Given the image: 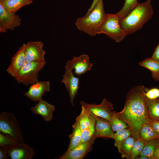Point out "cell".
Wrapping results in <instances>:
<instances>
[{
  "label": "cell",
  "mask_w": 159,
  "mask_h": 159,
  "mask_svg": "<svg viewBox=\"0 0 159 159\" xmlns=\"http://www.w3.org/2000/svg\"><path fill=\"white\" fill-rule=\"evenodd\" d=\"M145 87H135L128 92L123 109L114 114L128 126L131 135L136 140L140 138L142 127L151 120L148 115L144 94Z\"/></svg>",
  "instance_id": "6da1fadb"
},
{
  "label": "cell",
  "mask_w": 159,
  "mask_h": 159,
  "mask_svg": "<svg viewBox=\"0 0 159 159\" xmlns=\"http://www.w3.org/2000/svg\"><path fill=\"white\" fill-rule=\"evenodd\" d=\"M153 14L151 0L139 3L120 21L126 35L131 34L142 28Z\"/></svg>",
  "instance_id": "7a4b0ae2"
},
{
  "label": "cell",
  "mask_w": 159,
  "mask_h": 159,
  "mask_svg": "<svg viewBox=\"0 0 159 159\" xmlns=\"http://www.w3.org/2000/svg\"><path fill=\"white\" fill-rule=\"evenodd\" d=\"M107 15L105 11L103 0H100L88 14L78 18L75 25L80 31L94 37L97 34Z\"/></svg>",
  "instance_id": "3957f363"
},
{
  "label": "cell",
  "mask_w": 159,
  "mask_h": 159,
  "mask_svg": "<svg viewBox=\"0 0 159 159\" xmlns=\"http://www.w3.org/2000/svg\"><path fill=\"white\" fill-rule=\"evenodd\" d=\"M0 131L17 144L25 143L22 131L16 117L12 113L6 111L1 113Z\"/></svg>",
  "instance_id": "277c9868"
},
{
  "label": "cell",
  "mask_w": 159,
  "mask_h": 159,
  "mask_svg": "<svg viewBox=\"0 0 159 159\" xmlns=\"http://www.w3.org/2000/svg\"><path fill=\"white\" fill-rule=\"evenodd\" d=\"M46 63L45 61L26 62L17 72L15 80L26 86L36 82L39 81V73Z\"/></svg>",
  "instance_id": "5b68a950"
},
{
  "label": "cell",
  "mask_w": 159,
  "mask_h": 159,
  "mask_svg": "<svg viewBox=\"0 0 159 159\" xmlns=\"http://www.w3.org/2000/svg\"><path fill=\"white\" fill-rule=\"evenodd\" d=\"M105 34L117 43L120 42L126 36L122 28L120 20L116 14H107L106 17L97 34Z\"/></svg>",
  "instance_id": "8992f818"
},
{
  "label": "cell",
  "mask_w": 159,
  "mask_h": 159,
  "mask_svg": "<svg viewBox=\"0 0 159 159\" xmlns=\"http://www.w3.org/2000/svg\"><path fill=\"white\" fill-rule=\"evenodd\" d=\"M65 72L63 75L61 82L64 84L68 92L70 103L73 106L74 100L79 88L80 80L79 77H75L74 74L73 69L69 60L65 64Z\"/></svg>",
  "instance_id": "52a82bcc"
},
{
  "label": "cell",
  "mask_w": 159,
  "mask_h": 159,
  "mask_svg": "<svg viewBox=\"0 0 159 159\" xmlns=\"http://www.w3.org/2000/svg\"><path fill=\"white\" fill-rule=\"evenodd\" d=\"M80 103L81 105L86 107L93 115L108 121L111 118L114 111L113 104L106 98L103 99L102 102L99 105L89 104L83 101H81Z\"/></svg>",
  "instance_id": "ba28073f"
},
{
  "label": "cell",
  "mask_w": 159,
  "mask_h": 159,
  "mask_svg": "<svg viewBox=\"0 0 159 159\" xmlns=\"http://www.w3.org/2000/svg\"><path fill=\"white\" fill-rule=\"evenodd\" d=\"M21 20L18 15L6 10L0 3V32H6L8 29L14 31L21 25Z\"/></svg>",
  "instance_id": "9c48e42d"
},
{
  "label": "cell",
  "mask_w": 159,
  "mask_h": 159,
  "mask_svg": "<svg viewBox=\"0 0 159 159\" xmlns=\"http://www.w3.org/2000/svg\"><path fill=\"white\" fill-rule=\"evenodd\" d=\"M43 46L41 41H29L26 44L24 52L26 62L45 61Z\"/></svg>",
  "instance_id": "30bf717a"
},
{
  "label": "cell",
  "mask_w": 159,
  "mask_h": 159,
  "mask_svg": "<svg viewBox=\"0 0 159 159\" xmlns=\"http://www.w3.org/2000/svg\"><path fill=\"white\" fill-rule=\"evenodd\" d=\"M95 139L80 143L69 151H67L57 159H82L90 152Z\"/></svg>",
  "instance_id": "8fae6325"
},
{
  "label": "cell",
  "mask_w": 159,
  "mask_h": 159,
  "mask_svg": "<svg viewBox=\"0 0 159 159\" xmlns=\"http://www.w3.org/2000/svg\"><path fill=\"white\" fill-rule=\"evenodd\" d=\"M7 152L11 159H31L35 155L33 149L25 143L16 144L7 148Z\"/></svg>",
  "instance_id": "7c38bea8"
},
{
  "label": "cell",
  "mask_w": 159,
  "mask_h": 159,
  "mask_svg": "<svg viewBox=\"0 0 159 159\" xmlns=\"http://www.w3.org/2000/svg\"><path fill=\"white\" fill-rule=\"evenodd\" d=\"M50 87L49 81H39L32 85L24 95L32 101H39L45 93L49 91Z\"/></svg>",
  "instance_id": "4fadbf2b"
},
{
  "label": "cell",
  "mask_w": 159,
  "mask_h": 159,
  "mask_svg": "<svg viewBox=\"0 0 159 159\" xmlns=\"http://www.w3.org/2000/svg\"><path fill=\"white\" fill-rule=\"evenodd\" d=\"M26 44L20 47L11 59V62L6 70L7 73L14 77L19 69L26 62L25 49Z\"/></svg>",
  "instance_id": "5bb4252c"
},
{
  "label": "cell",
  "mask_w": 159,
  "mask_h": 159,
  "mask_svg": "<svg viewBox=\"0 0 159 159\" xmlns=\"http://www.w3.org/2000/svg\"><path fill=\"white\" fill-rule=\"evenodd\" d=\"M89 59L88 55L82 54L77 57L74 56L73 59L68 60L76 75L80 76L91 69L93 65Z\"/></svg>",
  "instance_id": "9a60e30c"
},
{
  "label": "cell",
  "mask_w": 159,
  "mask_h": 159,
  "mask_svg": "<svg viewBox=\"0 0 159 159\" xmlns=\"http://www.w3.org/2000/svg\"><path fill=\"white\" fill-rule=\"evenodd\" d=\"M95 132L93 136L95 140L98 138L114 139V133L108 120L96 116Z\"/></svg>",
  "instance_id": "2e32d148"
},
{
  "label": "cell",
  "mask_w": 159,
  "mask_h": 159,
  "mask_svg": "<svg viewBox=\"0 0 159 159\" xmlns=\"http://www.w3.org/2000/svg\"><path fill=\"white\" fill-rule=\"evenodd\" d=\"M55 107L44 100L38 101L34 106H32L31 110L34 113L41 116L44 121L49 122L52 119Z\"/></svg>",
  "instance_id": "e0dca14e"
},
{
  "label": "cell",
  "mask_w": 159,
  "mask_h": 159,
  "mask_svg": "<svg viewBox=\"0 0 159 159\" xmlns=\"http://www.w3.org/2000/svg\"><path fill=\"white\" fill-rule=\"evenodd\" d=\"M32 0H3L0 1L6 10L15 13L21 8L31 4Z\"/></svg>",
  "instance_id": "ac0fdd59"
},
{
  "label": "cell",
  "mask_w": 159,
  "mask_h": 159,
  "mask_svg": "<svg viewBox=\"0 0 159 159\" xmlns=\"http://www.w3.org/2000/svg\"><path fill=\"white\" fill-rule=\"evenodd\" d=\"M72 131L69 135V143L67 151H69L76 146L80 143L82 129L78 122L76 120L72 125Z\"/></svg>",
  "instance_id": "d6986e66"
},
{
  "label": "cell",
  "mask_w": 159,
  "mask_h": 159,
  "mask_svg": "<svg viewBox=\"0 0 159 159\" xmlns=\"http://www.w3.org/2000/svg\"><path fill=\"white\" fill-rule=\"evenodd\" d=\"M151 72L152 77L156 81H159V62L150 58H147L139 63Z\"/></svg>",
  "instance_id": "ffe728a7"
},
{
  "label": "cell",
  "mask_w": 159,
  "mask_h": 159,
  "mask_svg": "<svg viewBox=\"0 0 159 159\" xmlns=\"http://www.w3.org/2000/svg\"><path fill=\"white\" fill-rule=\"evenodd\" d=\"M148 112L150 119L154 120H159V97L150 100L145 97Z\"/></svg>",
  "instance_id": "44dd1931"
},
{
  "label": "cell",
  "mask_w": 159,
  "mask_h": 159,
  "mask_svg": "<svg viewBox=\"0 0 159 159\" xmlns=\"http://www.w3.org/2000/svg\"><path fill=\"white\" fill-rule=\"evenodd\" d=\"M95 116L91 114L89 125L82 131L80 144L87 142L93 138L95 132Z\"/></svg>",
  "instance_id": "7402d4cb"
},
{
  "label": "cell",
  "mask_w": 159,
  "mask_h": 159,
  "mask_svg": "<svg viewBox=\"0 0 159 159\" xmlns=\"http://www.w3.org/2000/svg\"><path fill=\"white\" fill-rule=\"evenodd\" d=\"M135 140L133 137L130 135L122 142L119 152L122 158L130 159L131 151Z\"/></svg>",
  "instance_id": "603a6c76"
},
{
  "label": "cell",
  "mask_w": 159,
  "mask_h": 159,
  "mask_svg": "<svg viewBox=\"0 0 159 159\" xmlns=\"http://www.w3.org/2000/svg\"><path fill=\"white\" fill-rule=\"evenodd\" d=\"M140 137L145 141L159 139V135L153 129L149 123L143 126L140 130Z\"/></svg>",
  "instance_id": "cb8c5ba5"
},
{
  "label": "cell",
  "mask_w": 159,
  "mask_h": 159,
  "mask_svg": "<svg viewBox=\"0 0 159 159\" xmlns=\"http://www.w3.org/2000/svg\"><path fill=\"white\" fill-rule=\"evenodd\" d=\"M81 106L82 107L81 112L76 117V120L78 122L82 130L87 127L89 125L91 113L85 106Z\"/></svg>",
  "instance_id": "d4e9b609"
},
{
  "label": "cell",
  "mask_w": 159,
  "mask_h": 159,
  "mask_svg": "<svg viewBox=\"0 0 159 159\" xmlns=\"http://www.w3.org/2000/svg\"><path fill=\"white\" fill-rule=\"evenodd\" d=\"M158 141V139H155L145 141L139 156H145L148 159H153L156 145Z\"/></svg>",
  "instance_id": "484cf974"
},
{
  "label": "cell",
  "mask_w": 159,
  "mask_h": 159,
  "mask_svg": "<svg viewBox=\"0 0 159 159\" xmlns=\"http://www.w3.org/2000/svg\"><path fill=\"white\" fill-rule=\"evenodd\" d=\"M130 135L131 132L129 128L119 130L114 133V145L117 148L119 152L121 143Z\"/></svg>",
  "instance_id": "4316f807"
},
{
  "label": "cell",
  "mask_w": 159,
  "mask_h": 159,
  "mask_svg": "<svg viewBox=\"0 0 159 159\" xmlns=\"http://www.w3.org/2000/svg\"><path fill=\"white\" fill-rule=\"evenodd\" d=\"M139 3L138 0H125L122 9L117 13L120 21Z\"/></svg>",
  "instance_id": "83f0119b"
},
{
  "label": "cell",
  "mask_w": 159,
  "mask_h": 159,
  "mask_svg": "<svg viewBox=\"0 0 159 159\" xmlns=\"http://www.w3.org/2000/svg\"><path fill=\"white\" fill-rule=\"evenodd\" d=\"M114 111L111 118L108 121L113 132L129 128L127 125L114 114Z\"/></svg>",
  "instance_id": "f1b7e54d"
},
{
  "label": "cell",
  "mask_w": 159,
  "mask_h": 159,
  "mask_svg": "<svg viewBox=\"0 0 159 159\" xmlns=\"http://www.w3.org/2000/svg\"><path fill=\"white\" fill-rule=\"evenodd\" d=\"M145 142L140 138L135 140L131 151L130 159H136L139 156Z\"/></svg>",
  "instance_id": "f546056e"
},
{
  "label": "cell",
  "mask_w": 159,
  "mask_h": 159,
  "mask_svg": "<svg viewBox=\"0 0 159 159\" xmlns=\"http://www.w3.org/2000/svg\"><path fill=\"white\" fill-rule=\"evenodd\" d=\"M144 94L145 97L148 99H155L159 97V88L154 87L149 89L145 87Z\"/></svg>",
  "instance_id": "4dcf8cb0"
},
{
  "label": "cell",
  "mask_w": 159,
  "mask_h": 159,
  "mask_svg": "<svg viewBox=\"0 0 159 159\" xmlns=\"http://www.w3.org/2000/svg\"><path fill=\"white\" fill-rule=\"evenodd\" d=\"M16 144L12 140L0 132V146L8 148Z\"/></svg>",
  "instance_id": "1f68e13d"
},
{
  "label": "cell",
  "mask_w": 159,
  "mask_h": 159,
  "mask_svg": "<svg viewBox=\"0 0 159 159\" xmlns=\"http://www.w3.org/2000/svg\"><path fill=\"white\" fill-rule=\"evenodd\" d=\"M149 124L155 132L159 135V120H151Z\"/></svg>",
  "instance_id": "d6a6232c"
},
{
  "label": "cell",
  "mask_w": 159,
  "mask_h": 159,
  "mask_svg": "<svg viewBox=\"0 0 159 159\" xmlns=\"http://www.w3.org/2000/svg\"><path fill=\"white\" fill-rule=\"evenodd\" d=\"M7 148L0 146V159H9Z\"/></svg>",
  "instance_id": "836d02e7"
},
{
  "label": "cell",
  "mask_w": 159,
  "mask_h": 159,
  "mask_svg": "<svg viewBox=\"0 0 159 159\" xmlns=\"http://www.w3.org/2000/svg\"><path fill=\"white\" fill-rule=\"evenodd\" d=\"M151 58L154 60L159 62V43L156 47Z\"/></svg>",
  "instance_id": "e575fe53"
},
{
  "label": "cell",
  "mask_w": 159,
  "mask_h": 159,
  "mask_svg": "<svg viewBox=\"0 0 159 159\" xmlns=\"http://www.w3.org/2000/svg\"><path fill=\"white\" fill-rule=\"evenodd\" d=\"M153 159H159V141L156 144Z\"/></svg>",
  "instance_id": "d590c367"
},
{
  "label": "cell",
  "mask_w": 159,
  "mask_h": 159,
  "mask_svg": "<svg viewBox=\"0 0 159 159\" xmlns=\"http://www.w3.org/2000/svg\"><path fill=\"white\" fill-rule=\"evenodd\" d=\"M100 0H93L92 4L88 10L85 15L88 14L91 12V11L93 9Z\"/></svg>",
  "instance_id": "8d00e7d4"
},
{
  "label": "cell",
  "mask_w": 159,
  "mask_h": 159,
  "mask_svg": "<svg viewBox=\"0 0 159 159\" xmlns=\"http://www.w3.org/2000/svg\"><path fill=\"white\" fill-rule=\"evenodd\" d=\"M136 159H148V158L144 156H139Z\"/></svg>",
  "instance_id": "74e56055"
},
{
  "label": "cell",
  "mask_w": 159,
  "mask_h": 159,
  "mask_svg": "<svg viewBox=\"0 0 159 159\" xmlns=\"http://www.w3.org/2000/svg\"><path fill=\"white\" fill-rule=\"evenodd\" d=\"M0 0V1H2L3 0Z\"/></svg>",
  "instance_id": "f35d334b"
},
{
  "label": "cell",
  "mask_w": 159,
  "mask_h": 159,
  "mask_svg": "<svg viewBox=\"0 0 159 159\" xmlns=\"http://www.w3.org/2000/svg\"><path fill=\"white\" fill-rule=\"evenodd\" d=\"M158 140L159 141V139H158Z\"/></svg>",
  "instance_id": "ab89813d"
},
{
  "label": "cell",
  "mask_w": 159,
  "mask_h": 159,
  "mask_svg": "<svg viewBox=\"0 0 159 159\" xmlns=\"http://www.w3.org/2000/svg\"></svg>",
  "instance_id": "60d3db41"
}]
</instances>
